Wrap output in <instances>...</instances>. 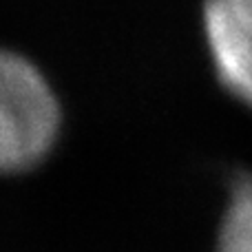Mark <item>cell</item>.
I'll return each instance as SVG.
<instances>
[{
	"label": "cell",
	"instance_id": "cell-1",
	"mask_svg": "<svg viewBox=\"0 0 252 252\" xmlns=\"http://www.w3.org/2000/svg\"><path fill=\"white\" fill-rule=\"evenodd\" d=\"M58 102L29 60L0 51V170L33 166L58 133Z\"/></svg>",
	"mask_w": 252,
	"mask_h": 252
},
{
	"label": "cell",
	"instance_id": "cell-2",
	"mask_svg": "<svg viewBox=\"0 0 252 252\" xmlns=\"http://www.w3.org/2000/svg\"><path fill=\"white\" fill-rule=\"evenodd\" d=\"M204 25L219 80L252 106V0H206Z\"/></svg>",
	"mask_w": 252,
	"mask_h": 252
},
{
	"label": "cell",
	"instance_id": "cell-3",
	"mask_svg": "<svg viewBox=\"0 0 252 252\" xmlns=\"http://www.w3.org/2000/svg\"><path fill=\"white\" fill-rule=\"evenodd\" d=\"M217 252H252V177L237 179L232 188Z\"/></svg>",
	"mask_w": 252,
	"mask_h": 252
}]
</instances>
